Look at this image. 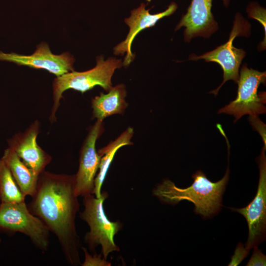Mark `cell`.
<instances>
[{"label":"cell","instance_id":"obj_3","mask_svg":"<svg viewBox=\"0 0 266 266\" xmlns=\"http://www.w3.org/2000/svg\"><path fill=\"white\" fill-rule=\"evenodd\" d=\"M123 66L121 60L109 58L104 61L102 56L97 57L95 67L90 70L77 72L72 71L57 76L53 82V104L50 119L54 122L63 93L73 89L83 93L96 86L101 87L106 92L112 87L111 78L117 68Z\"/></svg>","mask_w":266,"mask_h":266},{"label":"cell","instance_id":"obj_24","mask_svg":"<svg viewBox=\"0 0 266 266\" xmlns=\"http://www.w3.org/2000/svg\"><path fill=\"white\" fill-rule=\"evenodd\" d=\"M147 1L150 2L151 0H146Z\"/></svg>","mask_w":266,"mask_h":266},{"label":"cell","instance_id":"obj_5","mask_svg":"<svg viewBox=\"0 0 266 266\" xmlns=\"http://www.w3.org/2000/svg\"><path fill=\"white\" fill-rule=\"evenodd\" d=\"M266 80V71L249 68L246 64L243 65L239 74L235 99L219 109L218 114L233 115L236 122L245 115L256 117L265 113L266 92L258 93V89L261 84H265Z\"/></svg>","mask_w":266,"mask_h":266},{"label":"cell","instance_id":"obj_14","mask_svg":"<svg viewBox=\"0 0 266 266\" xmlns=\"http://www.w3.org/2000/svg\"><path fill=\"white\" fill-rule=\"evenodd\" d=\"M126 95V86L123 84L112 87L107 94L100 93L92 100L93 117L102 122L108 116L123 114L128 106Z\"/></svg>","mask_w":266,"mask_h":266},{"label":"cell","instance_id":"obj_22","mask_svg":"<svg viewBox=\"0 0 266 266\" xmlns=\"http://www.w3.org/2000/svg\"><path fill=\"white\" fill-rule=\"evenodd\" d=\"M249 120L253 128L260 134L264 142V147H266V125L258 118V116H250Z\"/></svg>","mask_w":266,"mask_h":266},{"label":"cell","instance_id":"obj_4","mask_svg":"<svg viewBox=\"0 0 266 266\" xmlns=\"http://www.w3.org/2000/svg\"><path fill=\"white\" fill-rule=\"evenodd\" d=\"M108 197L106 192L101 193L100 198L93 194L83 197V211L80 213V218L88 225L90 231L84 236V240L89 249L94 251L101 246V254L107 260L109 253L119 251V248L114 242V236L121 228L119 221L112 222L106 216L103 203Z\"/></svg>","mask_w":266,"mask_h":266},{"label":"cell","instance_id":"obj_6","mask_svg":"<svg viewBox=\"0 0 266 266\" xmlns=\"http://www.w3.org/2000/svg\"><path fill=\"white\" fill-rule=\"evenodd\" d=\"M0 230L24 234L42 251L48 248L50 231L39 218L30 211L25 201L0 202Z\"/></svg>","mask_w":266,"mask_h":266},{"label":"cell","instance_id":"obj_12","mask_svg":"<svg viewBox=\"0 0 266 266\" xmlns=\"http://www.w3.org/2000/svg\"><path fill=\"white\" fill-rule=\"evenodd\" d=\"M39 127L38 122L34 121L24 132L16 133L8 140V147L38 176L52 160L37 143Z\"/></svg>","mask_w":266,"mask_h":266},{"label":"cell","instance_id":"obj_18","mask_svg":"<svg viewBox=\"0 0 266 266\" xmlns=\"http://www.w3.org/2000/svg\"><path fill=\"white\" fill-rule=\"evenodd\" d=\"M84 253L85 259L81 264L82 266H109L111 263L105 260L101 253L95 254L93 256L89 253L87 249L81 247Z\"/></svg>","mask_w":266,"mask_h":266},{"label":"cell","instance_id":"obj_10","mask_svg":"<svg viewBox=\"0 0 266 266\" xmlns=\"http://www.w3.org/2000/svg\"><path fill=\"white\" fill-rule=\"evenodd\" d=\"M0 60L13 62L19 66L45 69L57 76L74 71V59L70 53L54 55L44 42L38 45L35 51L31 55L0 51Z\"/></svg>","mask_w":266,"mask_h":266},{"label":"cell","instance_id":"obj_20","mask_svg":"<svg viewBox=\"0 0 266 266\" xmlns=\"http://www.w3.org/2000/svg\"><path fill=\"white\" fill-rule=\"evenodd\" d=\"M248 253L249 250L246 249L241 243H238L228 266H236L238 265L247 257Z\"/></svg>","mask_w":266,"mask_h":266},{"label":"cell","instance_id":"obj_21","mask_svg":"<svg viewBox=\"0 0 266 266\" xmlns=\"http://www.w3.org/2000/svg\"><path fill=\"white\" fill-rule=\"evenodd\" d=\"M253 253L247 263L246 266H266V256L264 255L258 246L254 248Z\"/></svg>","mask_w":266,"mask_h":266},{"label":"cell","instance_id":"obj_9","mask_svg":"<svg viewBox=\"0 0 266 266\" xmlns=\"http://www.w3.org/2000/svg\"><path fill=\"white\" fill-rule=\"evenodd\" d=\"M103 129L102 122L97 120L90 128L81 147L79 168L75 174V192L78 197L93 194L95 179L101 158L97 152L96 143Z\"/></svg>","mask_w":266,"mask_h":266},{"label":"cell","instance_id":"obj_19","mask_svg":"<svg viewBox=\"0 0 266 266\" xmlns=\"http://www.w3.org/2000/svg\"><path fill=\"white\" fill-rule=\"evenodd\" d=\"M246 11L250 18L255 19L261 23L266 34V9L255 2L248 5Z\"/></svg>","mask_w":266,"mask_h":266},{"label":"cell","instance_id":"obj_8","mask_svg":"<svg viewBox=\"0 0 266 266\" xmlns=\"http://www.w3.org/2000/svg\"><path fill=\"white\" fill-rule=\"evenodd\" d=\"M264 146L259 158L260 177L256 195L245 207L230 208L242 215L248 226V237L245 248L249 251L265 239L266 230V158Z\"/></svg>","mask_w":266,"mask_h":266},{"label":"cell","instance_id":"obj_16","mask_svg":"<svg viewBox=\"0 0 266 266\" xmlns=\"http://www.w3.org/2000/svg\"><path fill=\"white\" fill-rule=\"evenodd\" d=\"M133 134V129L129 127L115 140L111 141L109 144L98 152L101 156V158L99 168V171L95 177L94 182L93 195L96 198H99L101 196V189L103 182L116 152L124 146L133 144L131 139Z\"/></svg>","mask_w":266,"mask_h":266},{"label":"cell","instance_id":"obj_7","mask_svg":"<svg viewBox=\"0 0 266 266\" xmlns=\"http://www.w3.org/2000/svg\"><path fill=\"white\" fill-rule=\"evenodd\" d=\"M250 26L248 21L240 14L237 13L235 15L229 39L227 42L200 56H197L195 54L190 56L189 60L203 59L205 62H215L222 67L223 81L217 89L211 91L210 93L217 95L220 88L228 80H232L235 83H237L240 65L246 53L242 49L235 47L233 41L236 36H247L250 30Z\"/></svg>","mask_w":266,"mask_h":266},{"label":"cell","instance_id":"obj_15","mask_svg":"<svg viewBox=\"0 0 266 266\" xmlns=\"http://www.w3.org/2000/svg\"><path fill=\"white\" fill-rule=\"evenodd\" d=\"M1 159L8 166L22 193L32 197L35 193L39 176L9 147L5 149Z\"/></svg>","mask_w":266,"mask_h":266},{"label":"cell","instance_id":"obj_11","mask_svg":"<svg viewBox=\"0 0 266 266\" xmlns=\"http://www.w3.org/2000/svg\"><path fill=\"white\" fill-rule=\"evenodd\" d=\"M213 0H192L186 13L181 18L175 31L185 27L184 40L190 42L197 36L209 38L218 29L217 23L211 12ZM228 7L231 0H222Z\"/></svg>","mask_w":266,"mask_h":266},{"label":"cell","instance_id":"obj_1","mask_svg":"<svg viewBox=\"0 0 266 266\" xmlns=\"http://www.w3.org/2000/svg\"><path fill=\"white\" fill-rule=\"evenodd\" d=\"M75 192V175L43 171L36 190L28 205L30 211L39 218L57 237L67 263L81 264L80 241L75 226L79 209Z\"/></svg>","mask_w":266,"mask_h":266},{"label":"cell","instance_id":"obj_13","mask_svg":"<svg viewBox=\"0 0 266 266\" xmlns=\"http://www.w3.org/2000/svg\"><path fill=\"white\" fill-rule=\"evenodd\" d=\"M145 7L144 3H141L138 8L131 11L129 18L125 19V22L130 28L129 32L125 40L114 48L115 55L123 56L126 53L123 62L124 66H128L134 59L135 56L131 51V45L136 35L143 30L154 26L160 19L172 14L178 6L174 2H172L166 10L155 14H150V9H146Z\"/></svg>","mask_w":266,"mask_h":266},{"label":"cell","instance_id":"obj_17","mask_svg":"<svg viewBox=\"0 0 266 266\" xmlns=\"http://www.w3.org/2000/svg\"><path fill=\"white\" fill-rule=\"evenodd\" d=\"M22 193L9 169L0 158V200L2 202L25 201Z\"/></svg>","mask_w":266,"mask_h":266},{"label":"cell","instance_id":"obj_2","mask_svg":"<svg viewBox=\"0 0 266 266\" xmlns=\"http://www.w3.org/2000/svg\"><path fill=\"white\" fill-rule=\"evenodd\" d=\"M192 178V184L184 189L177 187L168 179L165 180L153 190V194L161 201L172 204L183 200L191 201L195 205V213L204 218L217 213L221 209L222 195L229 179V168L223 177L216 182L209 180L201 170L197 171Z\"/></svg>","mask_w":266,"mask_h":266},{"label":"cell","instance_id":"obj_23","mask_svg":"<svg viewBox=\"0 0 266 266\" xmlns=\"http://www.w3.org/2000/svg\"><path fill=\"white\" fill-rule=\"evenodd\" d=\"M1 238H0V244H1Z\"/></svg>","mask_w":266,"mask_h":266}]
</instances>
